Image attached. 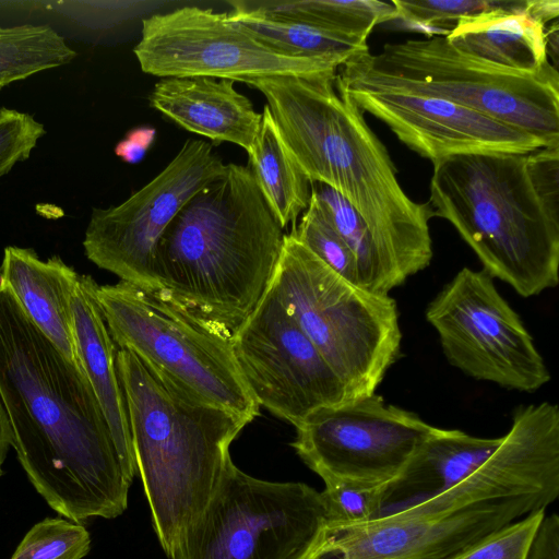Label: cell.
Segmentation results:
<instances>
[{
	"mask_svg": "<svg viewBox=\"0 0 559 559\" xmlns=\"http://www.w3.org/2000/svg\"><path fill=\"white\" fill-rule=\"evenodd\" d=\"M0 400L16 457L53 511L75 523L124 512L131 481L84 371L2 288Z\"/></svg>",
	"mask_w": 559,
	"mask_h": 559,
	"instance_id": "obj_1",
	"label": "cell"
},
{
	"mask_svg": "<svg viewBox=\"0 0 559 559\" xmlns=\"http://www.w3.org/2000/svg\"><path fill=\"white\" fill-rule=\"evenodd\" d=\"M336 72L247 84L264 95L284 144L311 182L331 187L359 213L376 249L381 293L389 295L430 264L432 212L405 193L364 112L336 91Z\"/></svg>",
	"mask_w": 559,
	"mask_h": 559,
	"instance_id": "obj_2",
	"label": "cell"
},
{
	"mask_svg": "<svg viewBox=\"0 0 559 559\" xmlns=\"http://www.w3.org/2000/svg\"><path fill=\"white\" fill-rule=\"evenodd\" d=\"M285 235L250 167L226 164L160 236L154 293L231 342L270 288Z\"/></svg>",
	"mask_w": 559,
	"mask_h": 559,
	"instance_id": "obj_3",
	"label": "cell"
},
{
	"mask_svg": "<svg viewBox=\"0 0 559 559\" xmlns=\"http://www.w3.org/2000/svg\"><path fill=\"white\" fill-rule=\"evenodd\" d=\"M433 165L429 205L491 277L522 297L559 282V146L471 153Z\"/></svg>",
	"mask_w": 559,
	"mask_h": 559,
	"instance_id": "obj_4",
	"label": "cell"
},
{
	"mask_svg": "<svg viewBox=\"0 0 559 559\" xmlns=\"http://www.w3.org/2000/svg\"><path fill=\"white\" fill-rule=\"evenodd\" d=\"M135 459L153 528L170 559L231 461L229 447L250 421L210 404L129 349L116 354Z\"/></svg>",
	"mask_w": 559,
	"mask_h": 559,
	"instance_id": "obj_5",
	"label": "cell"
},
{
	"mask_svg": "<svg viewBox=\"0 0 559 559\" xmlns=\"http://www.w3.org/2000/svg\"><path fill=\"white\" fill-rule=\"evenodd\" d=\"M336 76L440 98L559 146V73L550 62L534 72L500 67L467 55L444 35L385 44L357 53Z\"/></svg>",
	"mask_w": 559,
	"mask_h": 559,
	"instance_id": "obj_6",
	"label": "cell"
},
{
	"mask_svg": "<svg viewBox=\"0 0 559 559\" xmlns=\"http://www.w3.org/2000/svg\"><path fill=\"white\" fill-rule=\"evenodd\" d=\"M353 399L371 395L400 355L395 300L331 270L290 231L271 283Z\"/></svg>",
	"mask_w": 559,
	"mask_h": 559,
	"instance_id": "obj_7",
	"label": "cell"
},
{
	"mask_svg": "<svg viewBox=\"0 0 559 559\" xmlns=\"http://www.w3.org/2000/svg\"><path fill=\"white\" fill-rule=\"evenodd\" d=\"M97 299L119 348L129 349L203 401L251 421L260 405L238 368L231 342L154 292L119 281Z\"/></svg>",
	"mask_w": 559,
	"mask_h": 559,
	"instance_id": "obj_8",
	"label": "cell"
},
{
	"mask_svg": "<svg viewBox=\"0 0 559 559\" xmlns=\"http://www.w3.org/2000/svg\"><path fill=\"white\" fill-rule=\"evenodd\" d=\"M325 523L314 488L259 479L230 461L170 559H302Z\"/></svg>",
	"mask_w": 559,
	"mask_h": 559,
	"instance_id": "obj_9",
	"label": "cell"
},
{
	"mask_svg": "<svg viewBox=\"0 0 559 559\" xmlns=\"http://www.w3.org/2000/svg\"><path fill=\"white\" fill-rule=\"evenodd\" d=\"M134 55L144 73L165 78L207 76L233 82L336 72L353 56L288 57L273 50L228 13L182 7L142 21Z\"/></svg>",
	"mask_w": 559,
	"mask_h": 559,
	"instance_id": "obj_10",
	"label": "cell"
},
{
	"mask_svg": "<svg viewBox=\"0 0 559 559\" xmlns=\"http://www.w3.org/2000/svg\"><path fill=\"white\" fill-rule=\"evenodd\" d=\"M426 319L448 361L474 379L532 393L551 378L521 318L485 270L463 267L430 301Z\"/></svg>",
	"mask_w": 559,
	"mask_h": 559,
	"instance_id": "obj_11",
	"label": "cell"
},
{
	"mask_svg": "<svg viewBox=\"0 0 559 559\" xmlns=\"http://www.w3.org/2000/svg\"><path fill=\"white\" fill-rule=\"evenodd\" d=\"M225 171L211 144L187 140L173 160L126 201L93 209L83 239L85 257L120 281L156 292L154 255L160 236L182 206Z\"/></svg>",
	"mask_w": 559,
	"mask_h": 559,
	"instance_id": "obj_12",
	"label": "cell"
},
{
	"mask_svg": "<svg viewBox=\"0 0 559 559\" xmlns=\"http://www.w3.org/2000/svg\"><path fill=\"white\" fill-rule=\"evenodd\" d=\"M436 428L373 393L312 412L292 445L322 479L386 485Z\"/></svg>",
	"mask_w": 559,
	"mask_h": 559,
	"instance_id": "obj_13",
	"label": "cell"
},
{
	"mask_svg": "<svg viewBox=\"0 0 559 559\" xmlns=\"http://www.w3.org/2000/svg\"><path fill=\"white\" fill-rule=\"evenodd\" d=\"M231 346L259 405L295 427L321 407L353 399L272 286Z\"/></svg>",
	"mask_w": 559,
	"mask_h": 559,
	"instance_id": "obj_14",
	"label": "cell"
},
{
	"mask_svg": "<svg viewBox=\"0 0 559 559\" xmlns=\"http://www.w3.org/2000/svg\"><path fill=\"white\" fill-rule=\"evenodd\" d=\"M558 493L559 409L543 402L518 407L501 444L464 480L388 516L437 518L485 502L521 498L545 510Z\"/></svg>",
	"mask_w": 559,
	"mask_h": 559,
	"instance_id": "obj_15",
	"label": "cell"
},
{
	"mask_svg": "<svg viewBox=\"0 0 559 559\" xmlns=\"http://www.w3.org/2000/svg\"><path fill=\"white\" fill-rule=\"evenodd\" d=\"M337 92L384 122L408 148L432 164L471 153L526 154L547 146L539 138L436 97L346 81Z\"/></svg>",
	"mask_w": 559,
	"mask_h": 559,
	"instance_id": "obj_16",
	"label": "cell"
},
{
	"mask_svg": "<svg viewBox=\"0 0 559 559\" xmlns=\"http://www.w3.org/2000/svg\"><path fill=\"white\" fill-rule=\"evenodd\" d=\"M530 499L485 502L437 518L325 524L302 559H448L533 511Z\"/></svg>",
	"mask_w": 559,
	"mask_h": 559,
	"instance_id": "obj_17",
	"label": "cell"
},
{
	"mask_svg": "<svg viewBox=\"0 0 559 559\" xmlns=\"http://www.w3.org/2000/svg\"><path fill=\"white\" fill-rule=\"evenodd\" d=\"M234 84L207 76L165 78L154 85L148 99L152 107L183 129L214 143H234L249 154L262 114Z\"/></svg>",
	"mask_w": 559,
	"mask_h": 559,
	"instance_id": "obj_18",
	"label": "cell"
},
{
	"mask_svg": "<svg viewBox=\"0 0 559 559\" xmlns=\"http://www.w3.org/2000/svg\"><path fill=\"white\" fill-rule=\"evenodd\" d=\"M98 284L79 274L72 297L73 334L80 365L108 423L122 468L132 483L135 459L124 394L116 365V344L97 299Z\"/></svg>",
	"mask_w": 559,
	"mask_h": 559,
	"instance_id": "obj_19",
	"label": "cell"
},
{
	"mask_svg": "<svg viewBox=\"0 0 559 559\" xmlns=\"http://www.w3.org/2000/svg\"><path fill=\"white\" fill-rule=\"evenodd\" d=\"M78 277L73 266L59 255L44 261L32 248L8 246L3 250L0 288L11 293L31 321L66 358L82 369L75 349L72 316Z\"/></svg>",
	"mask_w": 559,
	"mask_h": 559,
	"instance_id": "obj_20",
	"label": "cell"
},
{
	"mask_svg": "<svg viewBox=\"0 0 559 559\" xmlns=\"http://www.w3.org/2000/svg\"><path fill=\"white\" fill-rule=\"evenodd\" d=\"M502 439L478 438L456 429L436 428L400 475L384 486L378 519L401 512L454 487L481 465Z\"/></svg>",
	"mask_w": 559,
	"mask_h": 559,
	"instance_id": "obj_21",
	"label": "cell"
},
{
	"mask_svg": "<svg viewBox=\"0 0 559 559\" xmlns=\"http://www.w3.org/2000/svg\"><path fill=\"white\" fill-rule=\"evenodd\" d=\"M444 36L467 55L516 71L534 72L550 62L545 26L523 11L496 10L466 16Z\"/></svg>",
	"mask_w": 559,
	"mask_h": 559,
	"instance_id": "obj_22",
	"label": "cell"
},
{
	"mask_svg": "<svg viewBox=\"0 0 559 559\" xmlns=\"http://www.w3.org/2000/svg\"><path fill=\"white\" fill-rule=\"evenodd\" d=\"M248 154L254 180L282 228L295 225L311 199L312 182L289 154L269 107Z\"/></svg>",
	"mask_w": 559,
	"mask_h": 559,
	"instance_id": "obj_23",
	"label": "cell"
},
{
	"mask_svg": "<svg viewBox=\"0 0 559 559\" xmlns=\"http://www.w3.org/2000/svg\"><path fill=\"white\" fill-rule=\"evenodd\" d=\"M228 17L267 47L288 57L312 58L369 50L365 40L333 33L312 24L269 14L258 7L235 3Z\"/></svg>",
	"mask_w": 559,
	"mask_h": 559,
	"instance_id": "obj_24",
	"label": "cell"
},
{
	"mask_svg": "<svg viewBox=\"0 0 559 559\" xmlns=\"http://www.w3.org/2000/svg\"><path fill=\"white\" fill-rule=\"evenodd\" d=\"M257 7L269 14L365 41L378 24L397 19L393 3L379 0H298Z\"/></svg>",
	"mask_w": 559,
	"mask_h": 559,
	"instance_id": "obj_25",
	"label": "cell"
},
{
	"mask_svg": "<svg viewBox=\"0 0 559 559\" xmlns=\"http://www.w3.org/2000/svg\"><path fill=\"white\" fill-rule=\"evenodd\" d=\"M76 52L48 25L0 26V86L70 63Z\"/></svg>",
	"mask_w": 559,
	"mask_h": 559,
	"instance_id": "obj_26",
	"label": "cell"
},
{
	"mask_svg": "<svg viewBox=\"0 0 559 559\" xmlns=\"http://www.w3.org/2000/svg\"><path fill=\"white\" fill-rule=\"evenodd\" d=\"M91 549L84 525L63 518H46L24 535L10 559H82Z\"/></svg>",
	"mask_w": 559,
	"mask_h": 559,
	"instance_id": "obj_27",
	"label": "cell"
},
{
	"mask_svg": "<svg viewBox=\"0 0 559 559\" xmlns=\"http://www.w3.org/2000/svg\"><path fill=\"white\" fill-rule=\"evenodd\" d=\"M292 233L336 274L361 287L357 262L352 250L325 218L312 193L307 210L302 213L299 224L294 225Z\"/></svg>",
	"mask_w": 559,
	"mask_h": 559,
	"instance_id": "obj_28",
	"label": "cell"
},
{
	"mask_svg": "<svg viewBox=\"0 0 559 559\" xmlns=\"http://www.w3.org/2000/svg\"><path fill=\"white\" fill-rule=\"evenodd\" d=\"M325 489L320 492L325 524L354 525L378 519L385 485L348 479L325 478Z\"/></svg>",
	"mask_w": 559,
	"mask_h": 559,
	"instance_id": "obj_29",
	"label": "cell"
},
{
	"mask_svg": "<svg viewBox=\"0 0 559 559\" xmlns=\"http://www.w3.org/2000/svg\"><path fill=\"white\" fill-rule=\"evenodd\" d=\"M391 2L397 11V19L423 25L455 24L460 19L496 10L524 11L526 5V0H392Z\"/></svg>",
	"mask_w": 559,
	"mask_h": 559,
	"instance_id": "obj_30",
	"label": "cell"
},
{
	"mask_svg": "<svg viewBox=\"0 0 559 559\" xmlns=\"http://www.w3.org/2000/svg\"><path fill=\"white\" fill-rule=\"evenodd\" d=\"M544 515L545 510L533 511L448 559H525Z\"/></svg>",
	"mask_w": 559,
	"mask_h": 559,
	"instance_id": "obj_31",
	"label": "cell"
},
{
	"mask_svg": "<svg viewBox=\"0 0 559 559\" xmlns=\"http://www.w3.org/2000/svg\"><path fill=\"white\" fill-rule=\"evenodd\" d=\"M45 133L44 124L32 115L0 108V179L31 156Z\"/></svg>",
	"mask_w": 559,
	"mask_h": 559,
	"instance_id": "obj_32",
	"label": "cell"
},
{
	"mask_svg": "<svg viewBox=\"0 0 559 559\" xmlns=\"http://www.w3.org/2000/svg\"><path fill=\"white\" fill-rule=\"evenodd\" d=\"M155 130L152 128H138L117 144L116 154L130 164L139 163L154 141Z\"/></svg>",
	"mask_w": 559,
	"mask_h": 559,
	"instance_id": "obj_33",
	"label": "cell"
},
{
	"mask_svg": "<svg viewBox=\"0 0 559 559\" xmlns=\"http://www.w3.org/2000/svg\"><path fill=\"white\" fill-rule=\"evenodd\" d=\"M530 19L545 26L559 15L558 0H526L523 11Z\"/></svg>",
	"mask_w": 559,
	"mask_h": 559,
	"instance_id": "obj_34",
	"label": "cell"
},
{
	"mask_svg": "<svg viewBox=\"0 0 559 559\" xmlns=\"http://www.w3.org/2000/svg\"><path fill=\"white\" fill-rule=\"evenodd\" d=\"M13 444V432L7 412L0 400V478L4 474L3 463L5 461L9 449Z\"/></svg>",
	"mask_w": 559,
	"mask_h": 559,
	"instance_id": "obj_35",
	"label": "cell"
},
{
	"mask_svg": "<svg viewBox=\"0 0 559 559\" xmlns=\"http://www.w3.org/2000/svg\"><path fill=\"white\" fill-rule=\"evenodd\" d=\"M2 90V87L0 86V91Z\"/></svg>",
	"mask_w": 559,
	"mask_h": 559,
	"instance_id": "obj_36",
	"label": "cell"
}]
</instances>
